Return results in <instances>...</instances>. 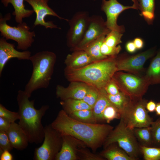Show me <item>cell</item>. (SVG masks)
<instances>
[{
  "mask_svg": "<svg viewBox=\"0 0 160 160\" xmlns=\"http://www.w3.org/2000/svg\"><path fill=\"white\" fill-rule=\"evenodd\" d=\"M50 124L61 135H70L82 141L94 152L103 145L113 129L108 124L79 121L70 117L63 109Z\"/></svg>",
  "mask_w": 160,
  "mask_h": 160,
  "instance_id": "6da1fadb",
  "label": "cell"
},
{
  "mask_svg": "<svg viewBox=\"0 0 160 160\" xmlns=\"http://www.w3.org/2000/svg\"><path fill=\"white\" fill-rule=\"evenodd\" d=\"M24 91L19 90L17 97L19 116L18 124L26 135L29 143L38 144L44 138V127L41 119L49 106H42L38 109L34 107L35 100H30Z\"/></svg>",
  "mask_w": 160,
  "mask_h": 160,
  "instance_id": "7a4b0ae2",
  "label": "cell"
},
{
  "mask_svg": "<svg viewBox=\"0 0 160 160\" xmlns=\"http://www.w3.org/2000/svg\"><path fill=\"white\" fill-rule=\"evenodd\" d=\"M116 57H109L78 69L65 71V76L71 82H81L99 89H104L117 71Z\"/></svg>",
  "mask_w": 160,
  "mask_h": 160,
  "instance_id": "3957f363",
  "label": "cell"
},
{
  "mask_svg": "<svg viewBox=\"0 0 160 160\" xmlns=\"http://www.w3.org/2000/svg\"><path fill=\"white\" fill-rule=\"evenodd\" d=\"M56 59V54L48 51L39 52L31 56L29 60L33 65V71L24 90L29 98L34 91L48 87Z\"/></svg>",
  "mask_w": 160,
  "mask_h": 160,
  "instance_id": "277c9868",
  "label": "cell"
},
{
  "mask_svg": "<svg viewBox=\"0 0 160 160\" xmlns=\"http://www.w3.org/2000/svg\"><path fill=\"white\" fill-rule=\"evenodd\" d=\"M114 143H117L134 160L139 159L141 153L140 145L135 135L134 129L127 127L122 118L107 137L103 144L104 148Z\"/></svg>",
  "mask_w": 160,
  "mask_h": 160,
  "instance_id": "5b68a950",
  "label": "cell"
},
{
  "mask_svg": "<svg viewBox=\"0 0 160 160\" xmlns=\"http://www.w3.org/2000/svg\"><path fill=\"white\" fill-rule=\"evenodd\" d=\"M10 13L4 17L0 15V31L1 36L7 40H14L17 43V49L23 51L27 50L34 41L35 32L30 31V27L24 22L19 23L16 27L12 26L7 22L11 19Z\"/></svg>",
  "mask_w": 160,
  "mask_h": 160,
  "instance_id": "8992f818",
  "label": "cell"
},
{
  "mask_svg": "<svg viewBox=\"0 0 160 160\" xmlns=\"http://www.w3.org/2000/svg\"><path fill=\"white\" fill-rule=\"evenodd\" d=\"M112 79L121 92L134 99L142 98L150 85L144 77L121 71L116 72Z\"/></svg>",
  "mask_w": 160,
  "mask_h": 160,
  "instance_id": "52a82bcc",
  "label": "cell"
},
{
  "mask_svg": "<svg viewBox=\"0 0 160 160\" xmlns=\"http://www.w3.org/2000/svg\"><path fill=\"white\" fill-rule=\"evenodd\" d=\"M44 133L43 143L40 146L35 148L33 159L35 160H55L61 147L62 135L51 124L44 127Z\"/></svg>",
  "mask_w": 160,
  "mask_h": 160,
  "instance_id": "ba28073f",
  "label": "cell"
},
{
  "mask_svg": "<svg viewBox=\"0 0 160 160\" xmlns=\"http://www.w3.org/2000/svg\"><path fill=\"white\" fill-rule=\"evenodd\" d=\"M147 100L142 98L134 99L130 106L121 115V118L132 129L150 127L153 121L146 105Z\"/></svg>",
  "mask_w": 160,
  "mask_h": 160,
  "instance_id": "9c48e42d",
  "label": "cell"
},
{
  "mask_svg": "<svg viewBox=\"0 0 160 160\" xmlns=\"http://www.w3.org/2000/svg\"><path fill=\"white\" fill-rule=\"evenodd\" d=\"M156 49L153 47L133 55L124 53L116 57L117 71H124L139 76L143 71L146 61L153 56Z\"/></svg>",
  "mask_w": 160,
  "mask_h": 160,
  "instance_id": "30bf717a",
  "label": "cell"
},
{
  "mask_svg": "<svg viewBox=\"0 0 160 160\" xmlns=\"http://www.w3.org/2000/svg\"><path fill=\"white\" fill-rule=\"evenodd\" d=\"M90 16L87 11L76 13L68 20L69 28L66 35L67 44L71 49L80 42L87 28Z\"/></svg>",
  "mask_w": 160,
  "mask_h": 160,
  "instance_id": "8fae6325",
  "label": "cell"
},
{
  "mask_svg": "<svg viewBox=\"0 0 160 160\" xmlns=\"http://www.w3.org/2000/svg\"><path fill=\"white\" fill-rule=\"evenodd\" d=\"M110 31L102 16L97 15L90 16L83 38L77 46L71 49L73 51L80 49L100 36L107 35Z\"/></svg>",
  "mask_w": 160,
  "mask_h": 160,
  "instance_id": "7c38bea8",
  "label": "cell"
},
{
  "mask_svg": "<svg viewBox=\"0 0 160 160\" xmlns=\"http://www.w3.org/2000/svg\"><path fill=\"white\" fill-rule=\"evenodd\" d=\"M130 9L134 8L133 5L124 6L117 0H102L101 9L106 15L105 23L107 27L111 31L117 30L123 33L125 31L124 27L118 25L117 19L121 12Z\"/></svg>",
  "mask_w": 160,
  "mask_h": 160,
  "instance_id": "4fadbf2b",
  "label": "cell"
},
{
  "mask_svg": "<svg viewBox=\"0 0 160 160\" xmlns=\"http://www.w3.org/2000/svg\"><path fill=\"white\" fill-rule=\"evenodd\" d=\"M49 0H25L32 7L36 14V18L34 23L35 26L40 25L46 28H57L60 27L55 24L52 21H46L45 18L47 16L57 17L60 20H64L68 22L69 20L59 16L48 4Z\"/></svg>",
  "mask_w": 160,
  "mask_h": 160,
  "instance_id": "5bb4252c",
  "label": "cell"
},
{
  "mask_svg": "<svg viewBox=\"0 0 160 160\" xmlns=\"http://www.w3.org/2000/svg\"><path fill=\"white\" fill-rule=\"evenodd\" d=\"M2 37L0 39V76L5 65L10 59L17 58L19 60H29L31 52L28 50L20 52L15 49L14 44L9 43Z\"/></svg>",
  "mask_w": 160,
  "mask_h": 160,
  "instance_id": "9a60e30c",
  "label": "cell"
},
{
  "mask_svg": "<svg viewBox=\"0 0 160 160\" xmlns=\"http://www.w3.org/2000/svg\"><path fill=\"white\" fill-rule=\"evenodd\" d=\"M61 148L56 155L55 160H77V152L79 148L87 146L82 141L70 135H62Z\"/></svg>",
  "mask_w": 160,
  "mask_h": 160,
  "instance_id": "2e32d148",
  "label": "cell"
},
{
  "mask_svg": "<svg viewBox=\"0 0 160 160\" xmlns=\"http://www.w3.org/2000/svg\"><path fill=\"white\" fill-rule=\"evenodd\" d=\"M89 86L84 83L76 81L71 82L66 87L58 85L56 87V95L62 100L68 99L82 100Z\"/></svg>",
  "mask_w": 160,
  "mask_h": 160,
  "instance_id": "e0dca14e",
  "label": "cell"
},
{
  "mask_svg": "<svg viewBox=\"0 0 160 160\" xmlns=\"http://www.w3.org/2000/svg\"><path fill=\"white\" fill-rule=\"evenodd\" d=\"M95 61L84 50H75L66 58L65 71L78 69Z\"/></svg>",
  "mask_w": 160,
  "mask_h": 160,
  "instance_id": "ac0fdd59",
  "label": "cell"
},
{
  "mask_svg": "<svg viewBox=\"0 0 160 160\" xmlns=\"http://www.w3.org/2000/svg\"><path fill=\"white\" fill-rule=\"evenodd\" d=\"M6 133L13 148L22 151L27 148L29 143L28 137L18 124L11 123Z\"/></svg>",
  "mask_w": 160,
  "mask_h": 160,
  "instance_id": "d6986e66",
  "label": "cell"
},
{
  "mask_svg": "<svg viewBox=\"0 0 160 160\" xmlns=\"http://www.w3.org/2000/svg\"><path fill=\"white\" fill-rule=\"evenodd\" d=\"M25 0H1V2L5 7L11 4L14 11L12 15L15 16V20L18 23H22L23 19L30 17L34 12L33 9H26L24 4Z\"/></svg>",
  "mask_w": 160,
  "mask_h": 160,
  "instance_id": "ffe728a7",
  "label": "cell"
},
{
  "mask_svg": "<svg viewBox=\"0 0 160 160\" xmlns=\"http://www.w3.org/2000/svg\"><path fill=\"white\" fill-rule=\"evenodd\" d=\"M143 77L150 85L160 84V50L152 60Z\"/></svg>",
  "mask_w": 160,
  "mask_h": 160,
  "instance_id": "44dd1931",
  "label": "cell"
},
{
  "mask_svg": "<svg viewBox=\"0 0 160 160\" xmlns=\"http://www.w3.org/2000/svg\"><path fill=\"white\" fill-rule=\"evenodd\" d=\"M112 143L105 148L100 154L108 160H134L119 146Z\"/></svg>",
  "mask_w": 160,
  "mask_h": 160,
  "instance_id": "7402d4cb",
  "label": "cell"
},
{
  "mask_svg": "<svg viewBox=\"0 0 160 160\" xmlns=\"http://www.w3.org/2000/svg\"><path fill=\"white\" fill-rule=\"evenodd\" d=\"M111 104L104 89H99L98 98L92 108L93 115L97 123L104 122L103 117V111L106 107Z\"/></svg>",
  "mask_w": 160,
  "mask_h": 160,
  "instance_id": "603a6c76",
  "label": "cell"
},
{
  "mask_svg": "<svg viewBox=\"0 0 160 160\" xmlns=\"http://www.w3.org/2000/svg\"><path fill=\"white\" fill-rule=\"evenodd\" d=\"M106 35H103L90 42L82 49L95 61L105 59L109 57L103 55L100 52L101 46Z\"/></svg>",
  "mask_w": 160,
  "mask_h": 160,
  "instance_id": "cb8c5ba5",
  "label": "cell"
},
{
  "mask_svg": "<svg viewBox=\"0 0 160 160\" xmlns=\"http://www.w3.org/2000/svg\"><path fill=\"white\" fill-rule=\"evenodd\" d=\"M107 96L110 102L119 110L121 115L130 107L134 100L121 92L115 95L107 93Z\"/></svg>",
  "mask_w": 160,
  "mask_h": 160,
  "instance_id": "d4e9b609",
  "label": "cell"
},
{
  "mask_svg": "<svg viewBox=\"0 0 160 160\" xmlns=\"http://www.w3.org/2000/svg\"><path fill=\"white\" fill-rule=\"evenodd\" d=\"M60 104L67 114L82 110L92 109L82 100L68 99L62 100Z\"/></svg>",
  "mask_w": 160,
  "mask_h": 160,
  "instance_id": "484cf974",
  "label": "cell"
},
{
  "mask_svg": "<svg viewBox=\"0 0 160 160\" xmlns=\"http://www.w3.org/2000/svg\"><path fill=\"white\" fill-rule=\"evenodd\" d=\"M134 132L137 140L141 143V145L150 147L153 143L151 126L135 128Z\"/></svg>",
  "mask_w": 160,
  "mask_h": 160,
  "instance_id": "4316f807",
  "label": "cell"
},
{
  "mask_svg": "<svg viewBox=\"0 0 160 160\" xmlns=\"http://www.w3.org/2000/svg\"><path fill=\"white\" fill-rule=\"evenodd\" d=\"M73 119L81 122L90 124H96L92 109H86L74 111L68 114Z\"/></svg>",
  "mask_w": 160,
  "mask_h": 160,
  "instance_id": "83f0119b",
  "label": "cell"
},
{
  "mask_svg": "<svg viewBox=\"0 0 160 160\" xmlns=\"http://www.w3.org/2000/svg\"><path fill=\"white\" fill-rule=\"evenodd\" d=\"M134 9H139L141 12H147L154 14L155 0H131Z\"/></svg>",
  "mask_w": 160,
  "mask_h": 160,
  "instance_id": "f1b7e54d",
  "label": "cell"
},
{
  "mask_svg": "<svg viewBox=\"0 0 160 160\" xmlns=\"http://www.w3.org/2000/svg\"><path fill=\"white\" fill-rule=\"evenodd\" d=\"M104 122L109 123L115 119H120L121 115L119 110L112 104L107 106L103 113Z\"/></svg>",
  "mask_w": 160,
  "mask_h": 160,
  "instance_id": "f546056e",
  "label": "cell"
},
{
  "mask_svg": "<svg viewBox=\"0 0 160 160\" xmlns=\"http://www.w3.org/2000/svg\"><path fill=\"white\" fill-rule=\"evenodd\" d=\"M140 150L144 160H160V148L140 145Z\"/></svg>",
  "mask_w": 160,
  "mask_h": 160,
  "instance_id": "4dcf8cb0",
  "label": "cell"
},
{
  "mask_svg": "<svg viewBox=\"0 0 160 160\" xmlns=\"http://www.w3.org/2000/svg\"><path fill=\"white\" fill-rule=\"evenodd\" d=\"M123 33L115 30H111L106 36L104 42L108 46L115 47L122 43Z\"/></svg>",
  "mask_w": 160,
  "mask_h": 160,
  "instance_id": "1f68e13d",
  "label": "cell"
},
{
  "mask_svg": "<svg viewBox=\"0 0 160 160\" xmlns=\"http://www.w3.org/2000/svg\"><path fill=\"white\" fill-rule=\"evenodd\" d=\"M99 95V89L89 85L86 93L82 100L92 109Z\"/></svg>",
  "mask_w": 160,
  "mask_h": 160,
  "instance_id": "d6a6232c",
  "label": "cell"
},
{
  "mask_svg": "<svg viewBox=\"0 0 160 160\" xmlns=\"http://www.w3.org/2000/svg\"><path fill=\"white\" fill-rule=\"evenodd\" d=\"M78 159L82 160H103L104 158L100 154H95L86 149V147L79 148L77 150Z\"/></svg>",
  "mask_w": 160,
  "mask_h": 160,
  "instance_id": "836d02e7",
  "label": "cell"
},
{
  "mask_svg": "<svg viewBox=\"0 0 160 160\" xmlns=\"http://www.w3.org/2000/svg\"><path fill=\"white\" fill-rule=\"evenodd\" d=\"M121 49V46L118 45L115 47L107 45L103 41L100 48V52L103 55L107 57H116L118 55Z\"/></svg>",
  "mask_w": 160,
  "mask_h": 160,
  "instance_id": "e575fe53",
  "label": "cell"
},
{
  "mask_svg": "<svg viewBox=\"0 0 160 160\" xmlns=\"http://www.w3.org/2000/svg\"><path fill=\"white\" fill-rule=\"evenodd\" d=\"M0 117L7 119L11 123L15 122L19 118L18 112L11 111L1 104H0Z\"/></svg>",
  "mask_w": 160,
  "mask_h": 160,
  "instance_id": "d590c367",
  "label": "cell"
},
{
  "mask_svg": "<svg viewBox=\"0 0 160 160\" xmlns=\"http://www.w3.org/2000/svg\"><path fill=\"white\" fill-rule=\"evenodd\" d=\"M13 148L6 132L0 131V154L5 150L10 151Z\"/></svg>",
  "mask_w": 160,
  "mask_h": 160,
  "instance_id": "8d00e7d4",
  "label": "cell"
},
{
  "mask_svg": "<svg viewBox=\"0 0 160 160\" xmlns=\"http://www.w3.org/2000/svg\"><path fill=\"white\" fill-rule=\"evenodd\" d=\"M151 127L153 143L160 144V121L159 119L153 121Z\"/></svg>",
  "mask_w": 160,
  "mask_h": 160,
  "instance_id": "74e56055",
  "label": "cell"
},
{
  "mask_svg": "<svg viewBox=\"0 0 160 160\" xmlns=\"http://www.w3.org/2000/svg\"><path fill=\"white\" fill-rule=\"evenodd\" d=\"M104 89L108 94L111 95H116L121 92L112 78L107 84Z\"/></svg>",
  "mask_w": 160,
  "mask_h": 160,
  "instance_id": "f35d334b",
  "label": "cell"
},
{
  "mask_svg": "<svg viewBox=\"0 0 160 160\" xmlns=\"http://www.w3.org/2000/svg\"><path fill=\"white\" fill-rule=\"evenodd\" d=\"M11 123L7 119L0 117V131L7 132Z\"/></svg>",
  "mask_w": 160,
  "mask_h": 160,
  "instance_id": "ab89813d",
  "label": "cell"
},
{
  "mask_svg": "<svg viewBox=\"0 0 160 160\" xmlns=\"http://www.w3.org/2000/svg\"><path fill=\"white\" fill-rule=\"evenodd\" d=\"M125 48L127 51L130 53H135L137 49L133 41H128L126 44Z\"/></svg>",
  "mask_w": 160,
  "mask_h": 160,
  "instance_id": "60d3db41",
  "label": "cell"
},
{
  "mask_svg": "<svg viewBox=\"0 0 160 160\" xmlns=\"http://www.w3.org/2000/svg\"><path fill=\"white\" fill-rule=\"evenodd\" d=\"M13 157L10 151L7 150L4 151L0 154V160H12Z\"/></svg>",
  "mask_w": 160,
  "mask_h": 160,
  "instance_id": "b9f144b4",
  "label": "cell"
},
{
  "mask_svg": "<svg viewBox=\"0 0 160 160\" xmlns=\"http://www.w3.org/2000/svg\"><path fill=\"white\" fill-rule=\"evenodd\" d=\"M156 104L152 100L146 103V108L148 112H153L155 111Z\"/></svg>",
  "mask_w": 160,
  "mask_h": 160,
  "instance_id": "7bdbcfd3",
  "label": "cell"
},
{
  "mask_svg": "<svg viewBox=\"0 0 160 160\" xmlns=\"http://www.w3.org/2000/svg\"><path fill=\"white\" fill-rule=\"evenodd\" d=\"M137 49H140L144 46V43L143 40L140 38H135L133 41Z\"/></svg>",
  "mask_w": 160,
  "mask_h": 160,
  "instance_id": "ee69618b",
  "label": "cell"
},
{
  "mask_svg": "<svg viewBox=\"0 0 160 160\" xmlns=\"http://www.w3.org/2000/svg\"><path fill=\"white\" fill-rule=\"evenodd\" d=\"M155 111L157 115L160 116V102L156 103Z\"/></svg>",
  "mask_w": 160,
  "mask_h": 160,
  "instance_id": "f6af8a7d",
  "label": "cell"
},
{
  "mask_svg": "<svg viewBox=\"0 0 160 160\" xmlns=\"http://www.w3.org/2000/svg\"></svg>",
  "mask_w": 160,
  "mask_h": 160,
  "instance_id": "bcb514c9",
  "label": "cell"
},
{
  "mask_svg": "<svg viewBox=\"0 0 160 160\" xmlns=\"http://www.w3.org/2000/svg\"><path fill=\"white\" fill-rule=\"evenodd\" d=\"M93 0L95 1V0Z\"/></svg>",
  "mask_w": 160,
  "mask_h": 160,
  "instance_id": "7dc6e473",
  "label": "cell"
}]
</instances>
